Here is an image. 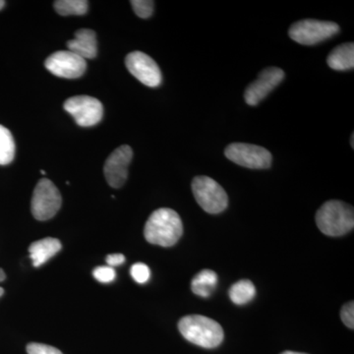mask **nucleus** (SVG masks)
I'll return each instance as SVG.
<instances>
[{"label": "nucleus", "instance_id": "f257e3e1", "mask_svg": "<svg viewBox=\"0 0 354 354\" xmlns=\"http://www.w3.org/2000/svg\"><path fill=\"white\" fill-rule=\"evenodd\" d=\"M183 234L180 216L169 208L156 209L147 221L144 236L151 244L171 247L177 243Z\"/></svg>", "mask_w": 354, "mask_h": 354}, {"label": "nucleus", "instance_id": "a878e982", "mask_svg": "<svg viewBox=\"0 0 354 354\" xmlns=\"http://www.w3.org/2000/svg\"><path fill=\"white\" fill-rule=\"evenodd\" d=\"M6 272H4L3 270L0 269V283H1V281H3L4 279H6Z\"/></svg>", "mask_w": 354, "mask_h": 354}, {"label": "nucleus", "instance_id": "6ab92c4d", "mask_svg": "<svg viewBox=\"0 0 354 354\" xmlns=\"http://www.w3.org/2000/svg\"><path fill=\"white\" fill-rule=\"evenodd\" d=\"M86 0H58L55 2V8L62 16L84 15L88 11Z\"/></svg>", "mask_w": 354, "mask_h": 354}, {"label": "nucleus", "instance_id": "bb28decb", "mask_svg": "<svg viewBox=\"0 0 354 354\" xmlns=\"http://www.w3.org/2000/svg\"><path fill=\"white\" fill-rule=\"evenodd\" d=\"M281 354H307V353H295V351H285V353H281Z\"/></svg>", "mask_w": 354, "mask_h": 354}, {"label": "nucleus", "instance_id": "c85d7f7f", "mask_svg": "<svg viewBox=\"0 0 354 354\" xmlns=\"http://www.w3.org/2000/svg\"><path fill=\"white\" fill-rule=\"evenodd\" d=\"M353 140H354V135H351V148H354V143H353Z\"/></svg>", "mask_w": 354, "mask_h": 354}, {"label": "nucleus", "instance_id": "cd10ccee", "mask_svg": "<svg viewBox=\"0 0 354 354\" xmlns=\"http://www.w3.org/2000/svg\"><path fill=\"white\" fill-rule=\"evenodd\" d=\"M4 6H6V1H3V0H0V10L3 8Z\"/></svg>", "mask_w": 354, "mask_h": 354}, {"label": "nucleus", "instance_id": "f8f14e48", "mask_svg": "<svg viewBox=\"0 0 354 354\" xmlns=\"http://www.w3.org/2000/svg\"><path fill=\"white\" fill-rule=\"evenodd\" d=\"M132 158L133 151L128 145L120 146L111 153L104 164V172L111 187L120 188L127 183L128 167Z\"/></svg>", "mask_w": 354, "mask_h": 354}, {"label": "nucleus", "instance_id": "aec40b11", "mask_svg": "<svg viewBox=\"0 0 354 354\" xmlns=\"http://www.w3.org/2000/svg\"><path fill=\"white\" fill-rule=\"evenodd\" d=\"M131 6L135 14L140 18L147 19L151 17L153 12V1L151 0H132Z\"/></svg>", "mask_w": 354, "mask_h": 354}, {"label": "nucleus", "instance_id": "0eeeda50", "mask_svg": "<svg viewBox=\"0 0 354 354\" xmlns=\"http://www.w3.org/2000/svg\"><path fill=\"white\" fill-rule=\"evenodd\" d=\"M225 157L234 164L252 169H269L272 153L263 147L246 143H234L227 147Z\"/></svg>", "mask_w": 354, "mask_h": 354}, {"label": "nucleus", "instance_id": "412c9836", "mask_svg": "<svg viewBox=\"0 0 354 354\" xmlns=\"http://www.w3.org/2000/svg\"><path fill=\"white\" fill-rule=\"evenodd\" d=\"M130 274L133 279L138 283H145L150 279L151 271L148 266L143 263H136L131 267Z\"/></svg>", "mask_w": 354, "mask_h": 354}, {"label": "nucleus", "instance_id": "f03ea898", "mask_svg": "<svg viewBox=\"0 0 354 354\" xmlns=\"http://www.w3.org/2000/svg\"><path fill=\"white\" fill-rule=\"evenodd\" d=\"M179 332L188 342L204 348H215L223 341V330L218 322L208 317L189 315L178 323Z\"/></svg>", "mask_w": 354, "mask_h": 354}, {"label": "nucleus", "instance_id": "4be33fe9", "mask_svg": "<svg viewBox=\"0 0 354 354\" xmlns=\"http://www.w3.org/2000/svg\"><path fill=\"white\" fill-rule=\"evenodd\" d=\"M95 279L99 281L100 283H111L115 279V271L113 267L109 266H104V267H97L94 270Z\"/></svg>", "mask_w": 354, "mask_h": 354}, {"label": "nucleus", "instance_id": "7ed1b4c3", "mask_svg": "<svg viewBox=\"0 0 354 354\" xmlns=\"http://www.w3.org/2000/svg\"><path fill=\"white\" fill-rule=\"evenodd\" d=\"M316 223L324 234L342 236L353 230V208L346 203L330 200L317 212Z\"/></svg>", "mask_w": 354, "mask_h": 354}, {"label": "nucleus", "instance_id": "2eb2a0df", "mask_svg": "<svg viewBox=\"0 0 354 354\" xmlns=\"http://www.w3.org/2000/svg\"><path fill=\"white\" fill-rule=\"evenodd\" d=\"M328 65L330 68L337 71L353 69L354 67V44L353 43L342 44L332 50L327 58Z\"/></svg>", "mask_w": 354, "mask_h": 354}, {"label": "nucleus", "instance_id": "b1692460", "mask_svg": "<svg viewBox=\"0 0 354 354\" xmlns=\"http://www.w3.org/2000/svg\"><path fill=\"white\" fill-rule=\"evenodd\" d=\"M341 318L342 322L349 329L353 330L354 328V304L353 301L348 302L342 307L341 310Z\"/></svg>", "mask_w": 354, "mask_h": 354}, {"label": "nucleus", "instance_id": "5701e85b", "mask_svg": "<svg viewBox=\"0 0 354 354\" xmlns=\"http://www.w3.org/2000/svg\"><path fill=\"white\" fill-rule=\"evenodd\" d=\"M28 354H62L59 349L48 346V344L32 342L27 346Z\"/></svg>", "mask_w": 354, "mask_h": 354}, {"label": "nucleus", "instance_id": "f3484780", "mask_svg": "<svg viewBox=\"0 0 354 354\" xmlns=\"http://www.w3.org/2000/svg\"><path fill=\"white\" fill-rule=\"evenodd\" d=\"M230 300L236 305L249 304L255 297L256 288L252 281L249 279H241L230 288Z\"/></svg>", "mask_w": 354, "mask_h": 354}, {"label": "nucleus", "instance_id": "20e7f679", "mask_svg": "<svg viewBox=\"0 0 354 354\" xmlns=\"http://www.w3.org/2000/svg\"><path fill=\"white\" fill-rule=\"evenodd\" d=\"M192 191L198 204L207 213L216 215L227 208V192L211 177H195L192 181Z\"/></svg>", "mask_w": 354, "mask_h": 354}, {"label": "nucleus", "instance_id": "9d476101", "mask_svg": "<svg viewBox=\"0 0 354 354\" xmlns=\"http://www.w3.org/2000/svg\"><path fill=\"white\" fill-rule=\"evenodd\" d=\"M125 64L128 71L140 82L156 88L162 83V72L152 57L142 51H133L127 55Z\"/></svg>", "mask_w": 354, "mask_h": 354}, {"label": "nucleus", "instance_id": "ddd939ff", "mask_svg": "<svg viewBox=\"0 0 354 354\" xmlns=\"http://www.w3.org/2000/svg\"><path fill=\"white\" fill-rule=\"evenodd\" d=\"M67 48L85 60L93 59L97 53V35L93 30H79L76 32L75 39L67 43Z\"/></svg>", "mask_w": 354, "mask_h": 354}, {"label": "nucleus", "instance_id": "a211bd4d", "mask_svg": "<svg viewBox=\"0 0 354 354\" xmlns=\"http://www.w3.org/2000/svg\"><path fill=\"white\" fill-rule=\"evenodd\" d=\"M15 157V142L6 127L0 125V165H6Z\"/></svg>", "mask_w": 354, "mask_h": 354}, {"label": "nucleus", "instance_id": "423d86ee", "mask_svg": "<svg viewBox=\"0 0 354 354\" xmlns=\"http://www.w3.org/2000/svg\"><path fill=\"white\" fill-rule=\"evenodd\" d=\"M62 204L59 190L50 179L41 178L32 193V214L38 221H48L57 215Z\"/></svg>", "mask_w": 354, "mask_h": 354}, {"label": "nucleus", "instance_id": "6e6552de", "mask_svg": "<svg viewBox=\"0 0 354 354\" xmlns=\"http://www.w3.org/2000/svg\"><path fill=\"white\" fill-rule=\"evenodd\" d=\"M64 109L73 116L77 124L82 127H94L104 116L102 102L88 95L70 97L64 102Z\"/></svg>", "mask_w": 354, "mask_h": 354}, {"label": "nucleus", "instance_id": "393cba45", "mask_svg": "<svg viewBox=\"0 0 354 354\" xmlns=\"http://www.w3.org/2000/svg\"><path fill=\"white\" fill-rule=\"evenodd\" d=\"M125 262L124 255L122 254H111L106 257V263L109 267H114V266H118L123 264Z\"/></svg>", "mask_w": 354, "mask_h": 354}, {"label": "nucleus", "instance_id": "9b49d317", "mask_svg": "<svg viewBox=\"0 0 354 354\" xmlns=\"http://www.w3.org/2000/svg\"><path fill=\"white\" fill-rule=\"evenodd\" d=\"M285 78V72L278 67H268L260 72L258 78L247 87L244 99L247 104L257 106Z\"/></svg>", "mask_w": 354, "mask_h": 354}, {"label": "nucleus", "instance_id": "4468645a", "mask_svg": "<svg viewBox=\"0 0 354 354\" xmlns=\"http://www.w3.org/2000/svg\"><path fill=\"white\" fill-rule=\"evenodd\" d=\"M62 243L57 239H41L32 243L29 247L30 258L34 267L38 268L48 262L55 254L59 252Z\"/></svg>", "mask_w": 354, "mask_h": 354}, {"label": "nucleus", "instance_id": "dca6fc26", "mask_svg": "<svg viewBox=\"0 0 354 354\" xmlns=\"http://www.w3.org/2000/svg\"><path fill=\"white\" fill-rule=\"evenodd\" d=\"M218 285V276L212 270H203L198 272L191 283L193 293L201 297H209Z\"/></svg>", "mask_w": 354, "mask_h": 354}, {"label": "nucleus", "instance_id": "39448f33", "mask_svg": "<svg viewBox=\"0 0 354 354\" xmlns=\"http://www.w3.org/2000/svg\"><path fill=\"white\" fill-rule=\"evenodd\" d=\"M339 32V26L330 21L305 19L291 26L290 39L304 46H313L332 38Z\"/></svg>", "mask_w": 354, "mask_h": 354}, {"label": "nucleus", "instance_id": "1a4fd4ad", "mask_svg": "<svg viewBox=\"0 0 354 354\" xmlns=\"http://www.w3.org/2000/svg\"><path fill=\"white\" fill-rule=\"evenodd\" d=\"M44 65L53 75L66 79L79 78L87 69L86 60L70 50H59L53 53L46 60Z\"/></svg>", "mask_w": 354, "mask_h": 354}, {"label": "nucleus", "instance_id": "7c9ffc66", "mask_svg": "<svg viewBox=\"0 0 354 354\" xmlns=\"http://www.w3.org/2000/svg\"><path fill=\"white\" fill-rule=\"evenodd\" d=\"M41 174H46V171H41Z\"/></svg>", "mask_w": 354, "mask_h": 354}, {"label": "nucleus", "instance_id": "c756f323", "mask_svg": "<svg viewBox=\"0 0 354 354\" xmlns=\"http://www.w3.org/2000/svg\"><path fill=\"white\" fill-rule=\"evenodd\" d=\"M3 293H4V290H3V288H0V297H2V295H3Z\"/></svg>", "mask_w": 354, "mask_h": 354}]
</instances>
